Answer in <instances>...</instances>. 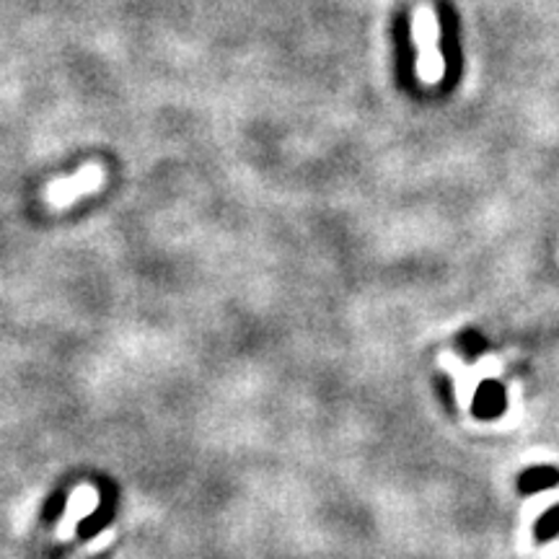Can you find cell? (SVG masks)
<instances>
[{"label": "cell", "instance_id": "1", "mask_svg": "<svg viewBox=\"0 0 559 559\" xmlns=\"http://www.w3.org/2000/svg\"><path fill=\"white\" fill-rule=\"evenodd\" d=\"M438 19H440V52H443L445 73L443 91H451L461 79V41H459V13L449 0H438Z\"/></svg>", "mask_w": 559, "mask_h": 559}, {"label": "cell", "instance_id": "2", "mask_svg": "<svg viewBox=\"0 0 559 559\" xmlns=\"http://www.w3.org/2000/svg\"><path fill=\"white\" fill-rule=\"evenodd\" d=\"M107 181V169L102 164H86L79 169L73 177L55 179L50 187H47V202L55 207H66L73 200L83 198V194L96 192Z\"/></svg>", "mask_w": 559, "mask_h": 559}, {"label": "cell", "instance_id": "3", "mask_svg": "<svg viewBox=\"0 0 559 559\" xmlns=\"http://www.w3.org/2000/svg\"><path fill=\"white\" fill-rule=\"evenodd\" d=\"M394 55H396V79L407 91H415L417 81V47L412 39V21L407 11H400L394 19Z\"/></svg>", "mask_w": 559, "mask_h": 559}, {"label": "cell", "instance_id": "4", "mask_svg": "<svg viewBox=\"0 0 559 559\" xmlns=\"http://www.w3.org/2000/svg\"><path fill=\"white\" fill-rule=\"evenodd\" d=\"M508 412V389L502 381H481L472 400V415L481 423H495Z\"/></svg>", "mask_w": 559, "mask_h": 559}, {"label": "cell", "instance_id": "5", "mask_svg": "<svg viewBox=\"0 0 559 559\" xmlns=\"http://www.w3.org/2000/svg\"><path fill=\"white\" fill-rule=\"evenodd\" d=\"M115 513H117V489L107 485V487H102L99 508H96L91 515H86V519L79 523V528H75V539H81V542L94 539L96 534H102V531L107 528L111 521H115Z\"/></svg>", "mask_w": 559, "mask_h": 559}, {"label": "cell", "instance_id": "6", "mask_svg": "<svg viewBox=\"0 0 559 559\" xmlns=\"http://www.w3.org/2000/svg\"><path fill=\"white\" fill-rule=\"evenodd\" d=\"M555 487H559V466H551V464L528 466V469H523L519 474V479H515V489H519L523 498L547 492V489H555Z\"/></svg>", "mask_w": 559, "mask_h": 559}, {"label": "cell", "instance_id": "7", "mask_svg": "<svg viewBox=\"0 0 559 559\" xmlns=\"http://www.w3.org/2000/svg\"><path fill=\"white\" fill-rule=\"evenodd\" d=\"M459 349V355L464 358L466 362H477L487 355L489 349V340L485 337V332L481 330H474V326H469V330H464L456 337V342H453Z\"/></svg>", "mask_w": 559, "mask_h": 559}, {"label": "cell", "instance_id": "8", "mask_svg": "<svg viewBox=\"0 0 559 559\" xmlns=\"http://www.w3.org/2000/svg\"><path fill=\"white\" fill-rule=\"evenodd\" d=\"M559 536V506H551L549 510L536 519L534 523V542L536 544H549Z\"/></svg>", "mask_w": 559, "mask_h": 559}, {"label": "cell", "instance_id": "9", "mask_svg": "<svg viewBox=\"0 0 559 559\" xmlns=\"http://www.w3.org/2000/svg\"><path fill=\"white\" fill-rule=\"evenodd\" d=\"M432 391H436V400L440 402V407L445 409V415H456L459 412V402H456V394H453V381L449 373H443V370H438L436 376H432Z\"/></svg>", "mask_w": 559, "mask_h": 559}, {"label": "cell", "instance_id": "10", "mask_svg": "<svg viewBox=\"0 0 559 559\" xmlns=\"http://www.w3.org/2000/svg\"><path fill=\"white\" fill-rule=\"evenodd\" d=\"M68 508V492L66 489H58V492H52L50 498H47L45 508H41V519L45 523H58L62 519V513H66Z\"/></svg>", "mask_w": 559, "mask_h": 559}]
</instances>
